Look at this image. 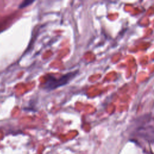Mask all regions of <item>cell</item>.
<instances>
[{
    "instance_id": "2",
    "label": "cell",
    "mask_w": 154,
    "mask_h": 154,
    "mask_svg": "<svg viewBox=\"0 0 154 154\" xmlns=\"http://www.w3.org/2000/svg\"><path fill=\"white\" fill-rule=\"evenodd\" d=\"M34 2H35V1H29V0H26V1H23V2L20 5L19 8H20V9L25 8V7H26L27 6H28L29 5L33 3Z\"/></svg>"
},
{
    "instance_id": "1",
    "label": "cell",
    "mask_w": 154,
    "mask_h": 154,
    "mask_svg": "<svg viewBox=\"0 0 154 154\" xmlns=\"http://www.w3.org/2000/svg\"><path fill=\"white\" fill-rule=\"evenodd\" d=\"M77 74V72H69L62 75L59 78L49 76L47 78L46 81L45 82L43 88L48 91L56 89L69 83L73 78H75Z\"/></svg>"
}]
</instances>
